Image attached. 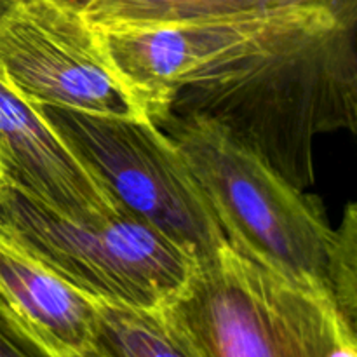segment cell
Masks as SVG:
<instances>
[{
    "label": "cell",
    "mask_w": 357,
    "mask_h": 357,
    "mask_svg": "<svg viewBox=\"0 0 357 357\" xmlns=\"http://www.w3.org/2000/svg\"><path fill=\"white\" fill-rule=\"evenodd\" d=\"M14 2H16V0H0V21H2V17L9 13L10 7L14 6Z\"/></svg>",
    "instance_id": "15"
},
{
    "label": "cell",
    "mask_w": 357,
    "mask_h": 357,
    "mask_svg": "<svg viewBox=\"0 0 357 357\" xmlns=\"http://www.w3.org/2000/svg\"><path fill=\"white\" fill-rule=\"evenodd\" d=\"M91 298V296H89ZM93 300V347L107 357H190L173 340L152 310Z\"/></svg>",
    "instance_id": "11"
},
{
    "label": "cell",
    "mask_w": 357,
    "mask_h": 357,
    "mask_svg": "<svg viewBox=\"0 0 357 357\" xmlns=\"http://www.w3.org/2000/svg\"><path fill=\"white\" fill-rule=\"evenodd\" d=\"M331 293L345 319L356 326L357 317V209L349 202L340 225L335 229L330 260Z\"/></svg>",
    "instance_id": "12"
},
{
    "label": "cell",
    "mask_w": 357,
    "mask_h": 357,
    "mask_svg": "<svg viewBox=\"0 0 357 357\" xmlns=\"http://www.w3.org/2000/svg\"><path fill=\"white\" fill-rule=\"evenodd\" d=\"M356 24L357 14L298 7L239 54L195 75L164 112L211 122L307 190L316 181V139L356 131Z\"/></svg>",
    "instance_id": "1"
},
{
    "label": "cell",
    "mask_w": 357,
    "mask_h": 357,
    "mask_svg": "<svg viewBox=\"0 0 357 357\" xmlns=\"http://www.w3.org/2000/svg\"><path fill=\"white\" fill-rule=\"evenodd\" d=\"M6 185V174H3V169H2V164H0V190H2V187Z\"/></svg>",
    "instance_id": "16"
},
{
    "label": "cell",
    "mask_w": 357,
    "mask_h": 357,
    "mask_svg": "<svg viewBox=\"0 0 357 357\" xmlns=\"http://www.w3.org/2000/svg\"><path fill=\"white\" fill-rule=\"evenodd\" d=\"M155 314L190 357H357L356 326L330 291L230 244L199 261Z\"/></svg>",
    "instance_id": "2"
},
{
    "label": "cell",
    "mask_w": 357,
    "mask_h": 357,
    "mask_svg": "<svg viewBox=\"0 0 357 357\" xmlns=\"http://www.w3.org/2000/svg\"><path fill=\"white\" fill-rule=\"evenodd\" d=\"M0 77L33 107L150 119L101 31L54 0H16L2 17Z\"/></svg>",
    "instance_id": "6"
},
{
    "label": "cell",
    "mask_w": 357,
    "mask_h": 357,
    "mask_svg": "<svg viewBox=\"0 0 357 357\" xmlns=\"http://www.w3.org/2000/svg\"><path fill=\"white\" fill-rule=\"evenodd\" d=\"M295 9L298 7L98 30L115 66L142 98L152 119L166 110L173 94L195 75L239 54Z\"/></svg>",
    "instance_id": "7"
},
{
    "label": "cell",
    "mask_w": 357,
    "mask_h": 357,
    "mask_svg": "<svg viewBox=\"0 0 357 357\" xmlns=\"http://www.w3.org/2000/svg\"><path fill=\"white\" fill-rule=\"evenodd\" d=\"M0 164L6 181L63 216L94 220L121 209L100 178L2 77Z\"/></svg>",
    "instance_id": "8"
},
{
    "label": "cell",
    "mask_w": 357,
    "mask_h": 357,
    "mask_svg": "<svg viewBox=\"0 0 357 357\" xmlns=\"http://www.w3.org/2000/svg\"><path fill=\"white\" fill-rule=\"evenodd\" d=\"M289 7H331L357 14V0H101L84 16L100 30L215 20Z\"/></svg>",
    "instance_id": "10"
},
{
    "label": "cell",
    "mask_w": 357,
    "mask_h": 357,
    "mask_svg": "<svg viewBox=\"0 0 357 357\" xmlns=\"http://www.w3.org/2000/svg\"><path fill=\"white\" fill-rule=\"evenodd\" d=\"M70 357H107V356L101 354L96 347H93V345H91V347H87L86 351L79 352V354H75V356H70Z\"/></svg>",
    "instance_id": "14"
},
{
    "label": "cell",
    "mask_w": 357,
    "mask_h": 357,
    "mask_svg": "<svg viewBox=\"0 0 357 357\" xmlns=\"http://www.w3.org/2000/svg\"><path fill=\"white\" fill-rule=\"evenodd\" d=\"M112 197L197 261L229 244L174 143L150 119L35 107Z\"/></svg>",
    "instance_id": "5"
},
{
    "label": "cell",
    "mask_w": 357,
    "mask_h": 357,
    "mask_svg": "<svg viewBox=\"0 0 357 357\" xmlns=\"http://www.w3.org/2000/svg\"><path fill=\"white\" fill-rule=\"evenodd\" d=\"M0 232L91 298L159 310L194 274L199 261L126 209L73 220L6 181Z\"/></svg>",
    "instance_id": "4"
},
{
    "label": "cell",
    "mask_w": 357,
    "mask_h": 357,
    "mask_svg": "<svg viewBox=\"0 0 357 357\" xmlns=\"http://www.w3.org/2000/svg\"><path fill=\"white\" fill-rule=\"evenodd\" d=\"M150 121L180 150L234 250L331 293L335 229L319 197L204 119L162 112Z\"/></svg>",
    "instance_id": "3"
},
{
    "label": "cell",
    "mask_w": 357,
    "mask_h": 357,
    "mask_svg": "<svg viewBox=\"0 0 357 357\" xmlns=\"http://www.w3.org/2000/svg\"><path fill=\"white\" fill-rule=\"evenodd\" d=\"M0 309L58 357L93 345V300L0 232Z\"/></svg>",
    "instance_id": "9"
},
{
    "label": "cell",
    "mask_w": 357,
    "mask_h": 357,
    "mask_svg": "<svg viewBox=\"0 0 357 357\" xmlns=\"http://www.w3.org/2000/svg\"><path fill=\"white\" fill-rule=\"evenodd\" d=\"M54 2H58V3H61V6L70 7V9L79 10V13L86 14L91 7L96 6V3L101 2V0H54Z\"/></svg>",
    "instance_id": "13"
}]
</instances>
